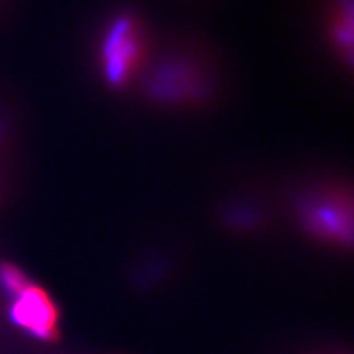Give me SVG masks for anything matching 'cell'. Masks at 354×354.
Here are the masks:
<instances>
[{"mask_svg": "<svg viewBox=\"0 0 354 354\" xmlns=\"http://www.w3.org/2000/svg\"><path fill=\"white\" fill-rule=\"evenodd\" d=\"M10 318L19 328L41 342H56L59 338V307L50 292L33 281L12 297Z\"/></svg>", "mask_w": 354, "mask_h": 354, "instance_id": "4", "label": "cell"}, {"mask_svg": "<svg viewBox=\"0 0 354 354\" xmlns=\"http://www.w3.org/2000/svg\"><path fill=\"white\" fill-rule=\"evenodd\" d=\"M145 91L159 105H197L207 102L214 92V77L194 57L172 56L149 73Z\"/></svg>", "mask_w": 354, "mask_h": 354, "instance_id": "3", "label": "cell"}, {"mask_svg": "<svg viewBox=\"0 0 354 354\" xmlns=\"http://www.w3.org/2000/svg\"><path fill=\"white\" fill-rule=\"evenodd\" d=\"M3 2H6V0H0V6H2V3H3Z\"/></svg>", "mask_w": 354, "mask_h": 354, "instance_id": "7", "label": "cell"}, {"mask_svg": "<svg viewBox=\"0 0 354 354\" xmlns=\"http://www.w3.org/2000/svg\"><path fill=\"white\" fill-rule=\"evenodd\" d=\"M149 53L148 28L136 12L118 10L102 26L97 41V68L112 91H123L145 69Z\"/></svg>", "mask_w": 354, "mask_h": 354, "instance_id": "1", "label": "cell"}, {"mask_svg": "<svg viewBox=\"0 0 354 354\" xmlns=\"http://www.w3.org/2000/svg\"><path fill=\"white\" fill-rule=\"evenodd\" d=\"M30 282H32V279L26 276V272L21 271L19 266L12 263H0V286L3 287V290L10 297L24 290Z\"/></svg>", "mask_w": 354, "mask_h": 354, "instance_id": "6", "label": "cell"}, {"mask_svg": "<svg viewBox=\"0 0 354 354\" xmlns=\"http://www.w3.org/2000/svg\"><path fill=\"white\" fill-rule=\"evenodd\" d=\"M328 38L344 64L353 63V0H331Z\"/></svg>", "mask_w": 354, "mask_h": 354, "instance_id": "5", "label": "cell"}, {"mask_svg": "<svg viewBox=\"0 0 354 354\" xmlns=\"http://www.w3.org/2000/svg\"><path fill=\"white\" fill-rule=\"evenodd\" d=\"M300 227L317 241L333 248L353 246V197L338 187L305 194L297 205Z\"/></svg>", "mask_w": 354, "mask_h": 354, "instance_id": "2", "label": "cell"}]
</instances>
